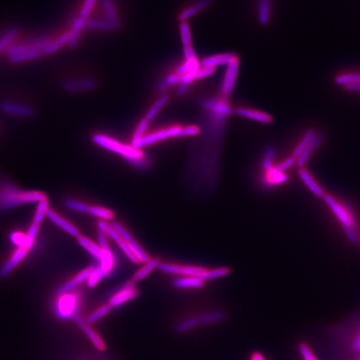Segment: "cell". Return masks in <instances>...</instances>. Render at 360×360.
<instances>
[{
    "instance_id": "6da1fadb",
    "label": "cell",
    "mask_w": 360,
    "mask_h": 360,
    "mask_svg": "<svg viewBox=\"0 0 360 360\" xmlns=\"http://www.w3.org/2000/svg\"><path fill=\"white\" fill-rule=\"evenodd\" d=\"M45 199L47 195L44 192L23 189L9 180L0 178V212Z\"/></svg>"
},
{
    "instance_id": "7a4b0ae2",
    "label": "cell",
    "mask_w": 360,
    "mask_h": 360,
    "mask_svg": "<svg viewBox=\"0 0 360 360\" xmlns=\"http://www.w3.org/2000/svg\"><path fill=\"white\" fill-rule=\"evenodd\" d=\"M92 140L95 145H98L103 149L120 154L133 165L140 166L144 162V160H142L144 158L143 152L139 149H136L132 145L129 146V145H123L117 140L103 134L93 135Z\"/></svg>"
},
{
    "instance_id": "3957f363",
    "label": "cell",
    "mask_w": 360,
    "mask_h": 360,
    "mask_svg": "<svg viewBox=\"0 0 360 360\" xmlns=\"http://www.w3.org/2000/svg\"><path fill=\"white\" fill-rule=\"evenodd\" d=\"M181 129H182L181 127H172L169 129H163L156 133L145 135L144 138L138 142L136 149H142L166 138L181 137Z\"/></svg>"
},
{
    "instance_id": "277c9868",
    "label": "cell",
    "mask_w": 360,
    "mask_h": 360,
    "mask_svg": "<svg viewBox=\"0 0 360 360\" xmlns=\"http://www.w3.org/2000/svg\"><path fill=\"white\" fill-rule=\"evenodd\" d=\"M138 296V291L134 287V283L125 284L114 295L112 296L108 305L112 309L125 305V303L134 299Z\"/></svg>"
},
{
    "instance_id": "5b68a950",
    "label": "cell",
    "mask_w": 360,
    "mask_h": 360,
    "mask_svg": "<svg viewBox=\"0 0 360 360\" xmlns=\"http://www.w3.org/2000/svg\"><path fill=\"white\" fill-rule=\"evenodd\" d=\"M51 43V40L48 38H41L34 40L30 43H24V44H16L11 45L7 48L5 53L7 55L10 56L17 53H25L31 51H44V49Z\"/></svg>"
},
{
    "instance_id": "8992f818",
    "label": "cell",
    "mask_w": 360,
    "mask_h": 360,
    "mask_svg": "<svg viewBox=\"0 0 360 360\" xmlns=\"http://www.w3.org/2000/svg\"><path fill=\"white\" fill-rule=\"evenodd\" d=\"M239 60L234 56L227 67L226 73L222 84V93L225 97H229L233 93L238 76Z\"/></svg>"
},
{
    "instance_id": "52a82bcc",
    "label": "cell",
    "mask_w": 360,
    "mask_h": 360,
    "mask_svg": "<svg viewBox=\"0 0 360 360\" xmlns=\"http://www.w3.org/2000/svg\"><path fill=\"white\" fill-rule=\"evenodd\" d=\"M0 109L4 113L10 115L18 116L29 118L33 115L34 110L31 106L18 104V103L10 102V101H2L0 103Z\"/></svg>"
},
{
    "instance_id": "ba28073f",
    "label": "cell",
    "mask_w": 360,
    "mask_h": 360,
    "mask_svg": "<svg viewBox=\"0 0 360 360\" xmlns=\"http://www.w3.org/2000/svg\"><path fill=\"white\" fill-rule=\"evenodd\" d=\"M324 200L326 203V205L330 208L333 213L335 214L336 217L338 218L340 223L342 224L343 228L345 227H353V221H352L349 213H347L344 208L336 201L331 195L325 194L324 196Z\"/></svg>"
},
{
    "instance_id": "9c48e42d",
    "label": "cell",
    "mask_w": 360,
    "mask_h": 360,
    "mask_svg": "<svg viewBox=\"0 0 360 360\" xmlns=\"http://www.w3.org/2000/svg\"><path fill=\"white\" fill-rule=\"evenodd\" d=\"M94 269H95V267L91 266L84 269L83 271L78 273L74 278L69 280V282L65 283V285L60 287L58 290V294H67L73 289H75L78 285H81L82 283L89 279Z\"/></svg>"
},
{
    "instance_id": "30bf717a",
    "label": "cell",
    "mask_w": 360,
    "mask_h": 360,
    "mask_svg": "<svg viewBox=\"0 0 360 360\" xmlns=\"http://www.w3.org/2000/svg\"><path fill=\"white\" fill-rule=\"evenodd\" d=\"M47 216L51 222L59 227L60 229H62L67 233H69V235H71L72 237L78 238V236L80 235L79 230L74 225H72L71 223H69L65 218H63L62 216L58 215L55 211H53L52 209H49L47 212Z\"/></svg>"
},
{
    "instance_id": "8fae6325",
    "label": "cell",
    "mask_w": 360,
    "mask_h": 360,
    "mask_svg": "<svg viewBox=\"0 0 360 360\" xmlns=\"http://www.w3.org/2000/svg\"><path fill=\"white\" fill-rule=\"evenodd\" d=\"M29 252V249L26 248H18L15 252L13 253L11 258H9L8 262L5 263L0 269V277L5 278L7 275L15 269L16 267L19 265L20 262L25 258L27 253Z\"/></svg>"
},
{
    "instance_id": "7c38bea8",
    "label": "cell",
    "mask_w": 360,
    "mask_h": 360,
    "mask_svg": "<svg viewBox=\"0 0 360 360\" xmlns=\"http://www.w3.org/2000/svg\"><path fill=\"white\" fill-rule=\"evenodd\" d=\"M97 86L93 78H81L78 80H67L63 84V88L69 92L89 91Z\"/></svg>"
},
{
    "instance_id": "4fadbf2b",
    "label": "cell",
    "mask_w": 360,
    "mask_h": 360,
    "mask_svg": "<svg viewBox=\"0 0 360 360\" xmlns=\"http://www.w3.org/2000/svg\"><path fill=\"white\" fill-rule=\"evenodd\" d=\"M121 27L119 21L113 22L111 20L98 19V18H90L86 19L85 28L94 30H102V31H114L118 30Z\"/></svg>"
},
{
    "instance_id": "5bb4252c",
    "label": "cell",
    "mask_w": 360,
    "mask_h": 360,
    "mask_svg": "<svg viewBox=\"0 0 360 360\" xmlns=\"http://www.w3.org/2000/svg\"><path fill=\"white\" fill-rule=\"evenodd\" d=\"M234 113L237 115L241 116V117H244V118H249V119L254 120V121L262 123V124H270L273 121L272 116L269 115V113L258 111V110L238 108V109H236L234 110Z\"/></svg>"
},
{
    "instance_id": "9a60e30c",
    "label": "cell",
    "mask_w": 360,
    "mask_h": 360,
    "mask_svg": "<svg viewBox=\"0 0 360 360\" xmlns=\"http://www.w3.org/2000/svg\"><path fill=\"white\" fill-rule=\"evenodd\" d=\"M298 175L313 195H315L318 198H324V196L325 195V192L323 190L322 188L315 182V180L312 178V176L310 175V173L308 170H306L305 168H300L299 170H298Z\"/></svg>"
},
{
    "instance_id": "2e32d148",
    "label": "cell",
    "mask_w": 360,
    "mask_h": 360,
    "mask_svg": "<svg viewBox=\"0 0 360 360\" xmlns=\"http://www.w3.org/2000/svg\"><path fill=\"white\" fill-rule=\"evenodd\" d=\"M323 140H324L323 136L317 133L315 137L312 140V142L309 144V146L307 147L298 158H296V164L299 168H303L306 165L307 161L310 158L312 153L315 151L316 149L322 144Z\"/></svg>"
},
{
    "instance_id": "e0dca14e",
    "label": "cell",
    "mask_w": 360,
    "mask_h": 360,
    "mask_svg": "<svg viewBox=\"0 0 360 360\" xmlns=\"http://www.w3.org/2000/svg\"><path fill=\"white\" fill-rule=\"evenodd\" d=\"M201 105L220 116L230 115L233 112L230 106L224 101L205 99L201 101Z\"/></svg>"
},
{
    "instance_id": "ac0fdd59",
    "label": "cell",
    "mask_w": 360,
    "mask_h": 360,
    "mask_svg": "<svg viewBox=\"0 0 360 360\" xmlns=\"http://www.w3.org/2000/svg\"><path fill=\"white\" fill-rule=\"evenodd\" d=\"M205 282L199 277H183L173 281V286L176 289H201Z\"/></svg>"
},
{
    "instance_id": "d6986e66",
    "label": "cell",
    "mask_w": 360,
    "mask_h": 360,
    "mask_svg": "<svg viewBox=\"0 0 360 360\" xmlns=\"http://www.w3.org/2000/svg\"><path fill=\"white\" fill-rule=\"evenodd\" d=\"M234 55L232 53H221L217 55L210 56L209 58H205L200 62L201 67H211L215 68L218 65H228L230 61L233 59Z\"/></svg>"
},
{
    "instance_id": "ffe728a7",
    "label": "cell",
    "mask_w": 360,
    "mask_h": 360,
    "mask_svg": "<svg viewBox=\"0 0 360 360\" xmlns=\"http://www.w3.org/2000/svg\"><path fill=\"white\" fill-rule=\"evenodd\" d=\"M85 22H86V18H82L81 16H78L73 19L72 30L71 32H69L70 38H69V46L70 48H74L78 44L81 32L83 29L85 28Z\"/></svg>"
},
{
    "instance_id": "44dd1931",
    "label": "cell",
    "mask_w": 360,
    "mask_h": 360,
    "mask_svg": "<svg viewBox=\"0 0 360 360\" xmlns=\"http://www.w3.org/2000/svg\"><path fill=\"white\" fill-rule=\"evenodd\" d=\"M211 1L212 0H198V2H196L194 5L185 9L182 13H180L179 19L181 20V22H185L189 18L197 14L198 12L206 9L207 7L211 4Z\"/></svg>"
},
{
    "instance_id": "7402d4cb",
    "label": "cell",
    "mask_w": 360,
    "mask_h": 360,
    "mask_svg": "<svg viewBox=\"0 0 360 360\" xmlns=\"http://www.w3.org/2000/svg\"><path fill=\"white\" fill-rule=\"evenodd\" d=\"M78 242L84 249H86L87 251L89 252L92 256H93L96 259L98 260V262L101 261L103 258L102 249L98 245H96L94 243L92 242L89 238H86L85 236H78Z\"/></svg>"
},
{
    "instance_id": "603a6c76",
    "label": "cell",
    "mask_w": 360,
    "mask_h": 360,
    "mask_svg": "<svg viewBox=\"0 0 360 360\" xmlns=\"http://www.w3.org/2000/svg\"><path fill=\"white\" fill-rule=\"evenodd\" d=\"M201 325H215L225 318V313L220 310L206 312L198 316Z\"/></svg>"
},
{
    "instance_id": "cb8c5ba5",
    "label": "cell",
    "mask_w": 360,
    "mask_h": 360,
    "mask_svg": "<svg viewBox=\"0 0 360 360\" xmlns=\"http://www.w3.org/2000/svg\"><path fill=\"white\" fill-rule=\"evenodd\" d=\"M159 263V258H151L149 262L145 264V266L136 272L135 274L133 276V281H141V280L146 278L147 276H149L154 269L158 268Z\"/></svg>"
},
{
    "instance_id": "d4e9b609",
    "label": "cell",
    "mask_w": 360,
    "mask_h": 360,
    "mask_svg": "<svg viewBox=\"0 0 360 360\" xmlns=\"http://www.w3.org/2000/svg\"><path fill=\"white\" fill-rule=\"evenodd\" d=\"M201 325L198 317H189L183 319L175 325V331L178 333H185L192 331Z\"/></svg>"
},
{
    "instance_id": "484cf974",
    "label": "cell",
    "mask_w": 360,
    "mask_h": 360,
    "mask_svg": "<svg viewBox=\"0 0 360 360\" xmlns=\"http://www.w3.org/2000/svg\"><path fill=\"white\" fill-rule=\"evenodd\" d=\"M270 5H271V0H259V2H258V21L264 26L268 25L269 22Z\"/></svg>"
},
{
    "instance_id": "4316f807",
    "label": "cell",
    "mask_w": 360,
    "mask_h": 360,
    "mask_svg": "<svg viewBox=\"0 0 360 360\" xmlns=\"http://www.w3.org/2000/svg\"><path fill=\"white\" fill-rule=\"evenodd\" d=\"M316 133L314 129H309L305 135L303 137L302 139L298 143V145L296 146L295 149L293 152V157L297 158L298 156L302 153V152L306 149L307 147L309 146V144L312 142V140L315 137Z\"/></svg>"
},
{
    "instance_id": "83f0119b",
    "label": "cell",
    "mask_w": 360,
    "mask_h": 360,
    "mask_svg": "<svg viewBox=\"0 0 360 360\" xmlns=\"http://www.w3.org/2000/svg\"><path fill=\"white\" fill-rule=\"evenodd\" d=\"M69 38H70V33H65V34H63L61 37H59L58 39L55 40L54 42H52L51 41V43L44 49L43 53H44V54H47V55L53 54V53L59 50L63 46H65L67 44L69 45Z\"/></svg>"
},
{
    "instance_id": "f1b7e54d",
    "label": "cell",
    "mask_w": 360,
    "mask_h": 360,
    "mask_svg": "<svg viewBox=\"0 0 360 360\" xmlns=\"http://www.w3.org/2000/svg\"><path fill=\"white\" fill-rule=\"evenodd\" d=\"M41 53L42 52L39 51L25 52V53L8 56V59L12 64H21V63L28 62V61L39 58Z\"/></svg>"
},
{
    "instance_id": "f546056e",
    "label": "cell",
    "mask_w": 360,
    "mask_h": 360,
    "mask_svg": "<svg viewBox=\"0 0 360 360\" xmlns=\"http://www.w3.org/2000/svg\"><path fill=\"white\" fill-rule=\"evenodd\" d=\"M87 213L102 220H111L113 219V216H114L111 210L98 206H89Z\"/></svg>"
},
{
    "instance_id": "4dcf8cb0",
    "label": "cell",
    "mask_w": 360,
    "mask_h": 360,
    "mask_svg": "<svg viewBox=\"0 0 360 360\" xmlns=\"http://www.w3.org/2000/svg\"><path fill=\"white\" fill-rule=\"evenodd\" d=\"M169 97L168 95H163L161 98H158L154 105L151 107V109H149L147 113L145 118L149 122H150L152 119L155 118L156 115L158 114L160 109H163V107L166 105L167 103L169 102Z\"/></svg>"
},
{
    "instance_id": "1f68e13d",
    "label": "cell",
    "mask_w": 360,
    "mask_h": 360,
    "mask_svg": "<svg viewBox=\"0 0 360 360\" xmlns=\"http://www.w3.org/2000/svg\"><path fill=\"white\" fill-rule=\"evenodd\" d=\"M200 69V62L197 58L193 59L186 60V62L184 63L182 65H180L177 69L176 74L179 76L185 75L186 73L191 71H198Z\"/></svg>"
},
{
    "instance_id": "d6a6232c",
    "label": "cell",
    "mask_w": 360,
    "mask_h": 360,
    "mask_svg": "<svg viewBox=\"0 0 360 360\" xmlns=\"http://www.w3.org/2000/svg\"><path fill=\"white\" fill-rule=\"evenodd\" d=\"M18 35V30L16 29H10L7 30L1 37H0V53L5 51L8 47L10 46L13 40L15 39Z\"/></svg>"
},
{
    "instance_id": "836d02e7",
    "label": "cell",
    "mask_w": 360,
    "mask_h": 360,
    "mask_svg": "<svg viewBox=\"0 0 360 360\" xmlns=\"http://www.w3.org/2000/svg\"><path fill=\"white\" fill-rule=\"evenodd\" d=\"M111 310V308L109 306V305H103L99 307L98 309H96L93 313H90L86 318V324L90 325L93 323L97 322L98 320L104 318L108 313Z\"/></svg>"
},
{
    "instance_id": "e575fe53",
    "label": "cell",
    "mask_w": 360,
    "mask_h": 360,
    "mask_svg": "<svg viewBox=\"0 0 360 360\" xmlns=\"http://www.w3.org/2000/svg\"><path fill=\"white\" fill-rule=\"evenodd\" d=\"M229 270L227 268H219V269H212V270H206L199 278L204 281H209V280L214 279V278H222L229 274Z\"/></svg>"
},
{
    "instance_id": "d590c367",
    "label": "cell",
    "mask_w": 360,
    "mask_h": 360,
    "mask_svg": "<svg viewBox=\"0 0 360 360\" xmlns=\"http://www.w3.org/2000/svg\"><path fill=\"white\" fill-rule=\"evenodd\" d=\"M206 271V269L201 267L193 266H178V275H183L184 277H200L203 273Z\"/></svg>"
},
{
    "instance_id": "8d00e7d4",
    "label": "cell",
    "mask_w": 360,
    "mask_h": 360,
    "mask_svg": "<svg viewBox=\"0 0 360 360\" xmlns=\"http://www.w3.org/2000/svg\"><path fill=\"white\" fill-rule=\"evenodd\" d=\"M98 226L99 230L104 232L108 237L115 241L116 243H118L121 239L118 233L115 231V229H113L112 225H109L105 220H98Z\"/></svg>"
},
{
    "instance_id": "74e56055",
    "label": "cell",
    "mask_w": 360,
    "mask_h": 360,
    "mask_svg": "<svg viewBox=\"0 0 360 360\" xmlns=\"http://www.w3.org/2000/svg\"><path fill=\"white\" fill-rule=\"evenodd\" d=\"M49 210V201L47 199L43 200L38 203V208L36 210L35 215L33 217V224L40 225L47 215V212Z\"/></svg>"
},
{
    "instance_id": "f35d334b",
    "label": "cell",
    "mask_w": 360,
    "mask_h": 360,
    "mask_svg": "<svg viewBox=\"0 0 360 360\" xmlns=\"http://www.w3.org/2000/svg\"><path fill=\"white\" fill-rule=\"evenodd\" d=\"M181 76L178 74H170L167 76L166 78L160 82L158 86V90L160 93H165L167 91V89H169L171 85H176L178 83H181Z\"/></svg>"
},
{
    "instance_id": "ab89813d",
    "label": "cell",
    "mask_w": 360,
    "mask_h": 360,
    "mask_svg": "<svg viewBox=\"0 0 360 360\" xmlns=\"http://www.w3.org/2000/svg\"><path fill=\"white\" fill-rule=\"evenodd\" d=\"M336 84L338 85H353V84H360V74H340L337 76L335 79Z\"/></svg>"
},
{
    "instance_id": "60d3db41",
    "label": "cell",
    "mask_w": 360,
    "mask_h": 360,
    "mask_svg": "<svg viewBox=\"0 0 360 360\" xmlns=\"http://www.w3.org/2000/svg\"><path fill=\"white\" fill-rule=\"evenodd\" d=\"M149 122L146 118L141 120V122L139 123V125L137 127V129L134 132V134H133V140H132V146L136 148L140 140L144 138V136H145L144 134L146 131L147 128L149 126Z\"/></svg>"
},
{
    "instance_id": "b9f144b4",
    "label": "cell",
    "mask_w": 360,
    "mask_h": 360,
    "mask_svg": "<svg viewBox=\"0 0 360 360\" xmlns=\"http://www.w3.org/2000/svg\"><path fill=\"white\" fill-rule=\"evenodd\" d=\"M103 9L105 10L107 18L113 22H118V17L112 0H102Z\"/></svg>"
},
{
    "instance_id": "7bdbcfd3",
    "label": "cell",
    "mask_w": 360,
    "mask_h": 360,
    "mask_svg": "<svg viewBox=\"0 0 360 360\" xmlns=\"http://www.w3.org/2000/svg\"><path fill=\"white\" fill-rule=\"evenodd\" d=\"M65 205L67 209L73 210V211L78 212V213H88L89 205H87L85 203L80 202L75 199H66L65 201Z\"/></svg>"
},
{
    "instance_id": "ee69618b",
    "label": "cell",
    "mask_w": 360,
    "mask_h": 360,
    "mask_svg": "<svg viewBox=\"0 0 360 360\" xmlns=\"http://www.w3.org/2000/svg\"><path fill=\"white\" fill-rule=\"evenodd\" d=\"M180 33H181V40H182L184 46H191L192 37L191 32L189 29V25L187 21L181 22L180 25Z\"/></svg>"
},
{
    "instance_id": "f6af8a7d",
    "label": "cell",
    "mask_w": 360,
    "mask_h": 360,
    "mask_svg": "<svg viewBox=\"0 0 360 360\" xmlns=\"http://www.w3.org/2000/svg\"><path fill=\"white\" fill-rule=\"evenodd\" d=\"M275 156V150L273 147H269L265 150V157L263 160V169H265V171L269 172L273 169V158Z\"/></svg>"
},
{
    "instance_id": "bcb514c9",
    "label": "cell",
    "mask_w": 360,
    "mask_h": 360,
    "mask_svg": "<svg viewBox=\"0 0 360 360\" xmlns=\"http://www.w3.org/2000/svg\"><path fill=\"white\" fill-rule=\"evenodd\" d=\"M268 176V182L271 185H280L284 184L288 180V175L285 173H278V172L269 171L267 172Z\"/></svg>"
},
{
    "instance_id": "7dc6e473",
    "label": "cell",
    "mask_w": 360,
    "mask_h": 360,
    "mask_svg": "<svg viewBox=\"0 0 360 360\" xmlns=\"http://www.w3.org/2000/svg\"><path fill=\"white\" fill-rule=\"evenodd\" d=\"M117 244H118L120 249H122V251L125 253V255H126L129 259L131 260L132 262L134 263V264H139L140 261L138 257L136 256L134 252L132 250L131 248L129 247V245H128L125 241L120 239Z\"/></svg>"
},
{
    "instance_id": "c3c4849f",
    "label": "cell",
    "mask_w": 360,
    "mask_h": 360,
    "mask_svg": "<svg viewBox=\"0 0 360 360\" xmlns=\"http://www.w3.org/2000/svg\"><path fill=\"white\" fill-rule=\"evenodd\" d=\"M105 273L102 271V269H100L99 266L95 267L93 273L88 279V286L89 288H93L99 282L100 280L102 279L103 278H105Z\"/></svg>"
},
{
    "instance_id": "681fc988",
    "label": "cell",
    "mask_w": 360,
    "mask_h": 360,
    "mask_svg": "<svg viewBox=\"0 0 360 360\" xmlns=\"http://www.w3.org/2000/svg\"><path fill=\"white\" fill-rule=\"evenodd\" d=\"M10 240H11L13 245H17L18 248H26L28 249L27 237L24 233L14 232L10 236Z\"/></svg>"
},
{
    "instance_id": "f907efd6",
    "label": "cell",
    "mask_w": 360,
    "mask_h": 360,
    "mask_svg": "<svg viewBox=\"0 0 360 360\" xmlns=\"http://www.w3.org/2000/svg\"><path fill=\"white\" fill-rule=\"evenodd\" d=\"M294 164H296V158L291 156L290 158H287L286 160H285L284 162L281 163L279 165L273 167V169L271 170H269V171L285 173V170L290 169Z\"/></svg>"
},
{
    "instance_id": "816d5d0a",
    "label": "cell",
    "mask_w": 360,
    "mask_h": 360,
    "mask_svg": "<svg viewBox=\"0 0 360 360\" xmlns=\"http://www.w3.org/2000/svg\"><path fill=\"white\" fill-rule=\"evenodd\" d=\"M38 231H39V225H35V224L33 223V225L30 226L29 231L26 234L28 249H30L33 247V243H34V240H35L36 236L38 234Z\"/></svg>"
},
{
    "instance_id": "f5cc1de1",
    "label": "cell",
    "mask_w": 360,
    "mask_h": 360,
    "mask_svg": "<svg viewBox=\"0 0 360 360\" xmlns=\"http://www.w3.org/2000/svg\"><path fill=\"white\" fill-rule=\"evenodd\" d=\"M96 0H85L83 5L82 9L80 11V15L82 18H86L89 17V14L91 13L93 10V7L95 5Z\"/></svg>"
},
{
    "instance_id": "db71d44e",
    "label": "cell",
    "mask_w": 360,
    "mask_h": 360,
    "mask_svg": "<svg viewBox=\"0 0 360 360\" xmlns=\"http://www.w3.org/2000/svg\"><path fill=\"white\" fill-rule=\"evenodd\" d=\"M215 72V68H211V67H202L199 69L195 75V80L202 79V78H206L208 76H210Z\"/></svg>"
},
{
    "instance_id": "11a10c76",
    "label": "cell",
    "mask_w": 360,
    "mask_h": 360,
    "mask_svg": "<svg viewBox=\"0 0 360 360\" xmlns=\"http://www.w3.org/2000/svg\"><path fill=\"white\" fill-rule=\"evenodd\" d=\"M199 131V128L197 126L185 127L181 129V137L197 135Z\"/></svg>"
},
{
    "instance_id": "9f6ffc18",
    "label": "cell",
    "mask_w": 360,
    "mask_h": 360,
    "mask_svg": "<svg viewBox=\"0 0 360 360\" xmlns=\"http://www.w3.org/2000/svg\"><path fill=\"white\" fill-rule=\"evenodd\" d=\"M299 351L305 360H317L314 355H313V353H312L311 350L309 349V347L307 346L305 344H301L299 345Z\"/></svg>"
},
{
    "instance_id": "6f0895ef",
    "label": "cell",
    "mask_w": 360,
    "mask_h": 360,
    "mask_svg": "<svg viewBox=\"0 0 360 360\" xmlns=\"http://www.w3.org/2000/svg\"><path fill=\"white\" fill-rule=\"evenodd\" d=\"M346 236L349 241L352 243L358 242V233H356L353 227H345L344 228Z\"/></svg>"
},
{
    "instance_id": "680465c9",
    "label": "cell",
    "mask_w": 360,
    "mask_h": 360,
    "mask_svg": "<svg viewBox=\"0 0 360 360\" xmlns=\"http://www.w3.org/2000/svg\"><path fill=\"white\" fill-rule=\"evenodd\" d=\"M98 243H99V245H98V246H99L103 250L109 249V245H108V241H107V235L104 232L101 231V230H99V232H98Z\"/></svg>"
},
{
    "instance_id": "91938a15",
    "label": "cell",
    "mask_w": 360,
    "mask_h": 360,
    "mask_svg": "<svg viewBox=\"0 0 360 360\" xmlns=\"http://www.w3.org/2000/svg\"><path fill=\"white\" fill-rule=\"evenodd\" d=\"M184 53H185V58H186V60H190L193 59V58H196L195 53H194V50H193L192 45L191 46L185 47Z\"/></svg>"
},
{
    "instance_id": "94428289",
    "label": "cell",
    "mask_w": 360,
    "mask_h": 360,
    "mask_svg": "<svg viewBox=\"0 0 360 360\" xmlns=\"http://www.w3.org/2000/svg\"><path fill=\"white\" fill-rule=\"evenodd\" d=\"M345 90L350 92H360V84H353V85H346L345 86Z\"/></svg>"
},
{
    "instance_id": "6125c7cd",
    "label": "cell",
    "mask_w": 360,
    "mask_h": 360,
    "mask_svg": "<svg viewBox=\"0 0 360 360\" xmlns=\"http://www.w3.org/2000/svg\"><path fill=\"white\" fill-rule=\"evenodd\" d=\"M188 88H189V85H185V84L180 83V85L178 87V90H177L178 95H184L186 93L187 90H188Z\"/></svg>"
},
{
    "instance_id": "be15d7a7",
    "label": "cell",
    "mask_w": 360,
    "mask_h": 360,
    "mask_svg": "<svg viewBox=\"0 0 360 360\" xmlns=\"http://www.w3.org/2000/svg\"><path fill=\"white\" fill-rule=\"evenodd\" d=\"M250 360H265L264 358V356L262 355V353H258V352H254V353H252L251 357H250Z\"/></svg>"
},
{
    "instance_id": "e7e4bbea",
    "label": "cell",
    "mask_w": 360,
    "mask_h": 360,
    "mask_svg": "<svg viewBox=\"0 0 360 360\" xmlns=\"http://www.w3.org/2000/svg\"><path fill=\"white\" fill-rule=\"evenodd\" d=\"M354 347L355 349H360V337L358 339L356 340L355 344H354Z\"/></svg>"
},
{
    "instance_id": "03108f58",
    "label": "cell",
    "mask_w": 360,
    "mask_h": 360,
    "mask_svg": "<svg viewBox=\"0 0 360 360\" xmlns=\"http://www.w3.org/2000/svg\"><path fill=\"white\" fill-rule=\"evenodd\" d=\"M358 242L360 245V233H358Z\"/></svg>"
},
{
    "instance_id": "003e7915",
    "label": "cell",
    "mask_w": 360,
    "mask_h": 360,
    "mask_svg": "<svg viewBox=\"0 0 360 360\" xmlns=\"http://www.w3.org/2000/svg\"><path fill=\"white\" fill-rule=\"evenodd\" d=\"M79 360H89V359H88V358H81V359H79ZM98 360H103V359H98Z\"/></svg>"
}]
</instances>
